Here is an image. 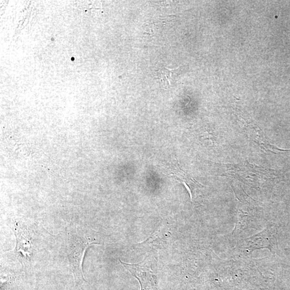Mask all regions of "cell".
<instances>
[{"instance_id": "4", "label": "cell", "mask_w": 290, "mask_h": 290, "mask_svg": "<svg viewBox=\"0 0 290 290\" xmlns=\"http://www.w3.org/2000/svg\"><path fill=\"white\" fill-rule=\"evenodd\" d=\"M179 67L175 69H169L166 67H162L157 72L158 79L161 81L162 84L167 87V85L171 86V81L174 78V75L177 72Z\"/></svg>"}, {"instance_id": "1", "label": "cell", "mask_w": 290, "mask_h": 290, "mask_svg": "<svg viewBox=\"0 0 290 290\" xmlns=\"http://www.w3.org/2000/svg\"><path fill=\"white\" fill-rule=\"evenodd\" d=\"M125 268L137 279L141 290H157L158 279L148 261L144 260L138 264L126 263L120 260Z\"/></svg>"}, {"instance_id": "3", "label": "cell", "mask_w": 290, "mask_h": 290, "mask_svg": "<svg viewBox=\"0 0 290 290\" xmlns=\"http://www.w3.org/2000/svg\"><path fill=\"white\" fill-rule=\"evenodd\" d=\"M16 236L17 241V251L23 256L26 258L29 257L32 254V251L31 244L29 238L20 229L19 231L16 232Z\"/></svg>"}, {"instance_id": "2", "label": "cell", "mask_w": 290, "mask_h": 290, "mask_svg": "<svg viewBox=\"0 0 290 290\" xmlns=\"http://www.w3.org/2000/svg\"><path fill=\"white\" fill-rule=\"evenodd\" d=\"M93 242L89 240L76 239L72 241L70 247L69 259L72 271L77 278L83 279L82 263L87 249Z\"/></svg>"}]
</instances>
